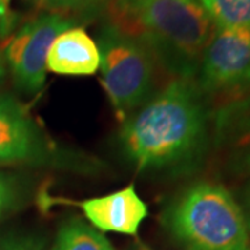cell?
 Wrapping results in <instances>:
<instances>
[{
  "mask_svg": "<svg viewBox=\"0 0 250 250\" xmlns=\"http://www.w3.org/2000/svg\"><path fill=\"white\" fill-rule=\"evenodd\" d=\"M52 250H114L107 238L81 220H70L59 229Z\"/></svg>",
  "mask_w": 250,
  "mask_h": 250,
  "instance_id": "10",
  "label": "cell"
},
{
  "mask_svg": "<svg viewBox=\"0 0 250 250\" xmlns=\"http://www.w3.org/2000/svg\"><path fill=\"white\" fill-rule=\"evenodd\" d=\"M46 65L62 75H92L100 67L99 47L83 28H68L53 41Z\"/></svg>",
  "mask_w": 250,
  "mask_h": 250,
  "instance_id": "9",
  "label": "cell"
},
{
  "mask_svg": "<svg viewBox=\"0 0 250 250\" xmlns=\"http://www.w3.org/2000/svg\"><path fill=\"white\" fill-rule=\"evenodd\" d=\"M36 9L75 20H90L107 11L111 0H27Z\"/></svg>",
  "mask_w": 250,
  "mask_h": 250,
  "instance_id": "12",
  "label": "cell"
},
{
  "mask_svg": "<svg viewBox=\"0 0 250 250\" xmlns=\"http://www.w3.org/2000/svg\"><path fill=\"white\" fill-rule=\"evenodd\" d=\"M1 1H3V3H6V4H9L10 0H1Z\"/></svg>",
  "mask_w": 250,
  "mask_h": 250,
  "instance_id": "20",
  "label": "cell"
},
{
  "mask_svg": "<svg viewBox=\"0 0 250 250\" xmlns=\"http://www.w3.org/2000/svg\"><path fill=\"white\" fill-rule=\"evenodd\" d=\"M238 147H239V161L242 167L250 171V117L246 120Z\"/></svg>",
  "mask_w": 250,
  "mask_h": 250,
  "instance_id": "14",
  "label": "cell"
},
{
  "mask_svg": "<svg viewBox=\"0 0 250 250\" xmlns=\"http://www.w3.org/2000/svg\"><path fill=\"white\" fill-rule=\"evenodd\" d=\"M0 250H45V245L35 236H10L0 241Z\"/></svg>",
  "mask_w": 250,
  "mask_h": 250,
  "instance_id": "13",
  "label": "cell"
},
{
  "mask_svg": "<svg viewBox=\"0 0 250 250\" xmlns=\"http://www.w3.org/2000/svg\"><path fill=\"white\" fill-rule=\"evenodd\" d=\"M200 86L208 92L250 83V29L215 27L200 62Z\"/></svg>",
  "mask_w": 250,
  "mask_h": 250,
  "instance_id": "6",
  "label": "cell"
},
{
  "mask_svg": "<svg viewBox=\"0 0 250 250\" xmlns=\"http://www.w3.org/2000/svg\"><path fill=\"white\" fill-rule=\"evenodd\" d=\"M75 25V20L46 13L27 22L11 36L4 47L3 57L18 89L29 95L42 89L50 46L62 31Z\"/></svg>",
  "mask_w": 250,
  "mask_h": 250,
  "instance_id": "5",
  "label": "cell"
},
{
  "mask_svg": "<svg viewBox=\"0 0 250 250\" xmlns=\"http://www.w3.org/2000/svg\"><path fill=\"white\" fill-rule=\"evenodd\" d=\"M53 157L39 125L17 99L0 95V164H42Z\"/></svg>",
  "mask_w": 250,
  "mask_h": 250,
  "instance_id": "7",
  "label": "cell"
},
{
  "mask_svg": "<svg viewBox=\"0 0 250 250\" xmlns=\"http://www.w3.org/2000/svg\"><path fill=\"white\" fill-rule=\"evenodd\" d=\"M4 75H6V62H4V57H3V53L0 50V85L4 80Z\"/></svg>",
  "mask_w": 250,
  "mask_h": 250,
  "instance_id": "18",
  "label": "cell"
},
{
  "mask_svg": "<svg viewBox=\"0 0 250 250\" xmlns=\"http://www.w3.org/2000/svg\"><path fill=\"white\" fill-rule=\"evenodd\" d=\"M166 225L184 250H250L245 213L217 184L187 189L166 213Z\"/></svg>",
  "mask_w": 250,
  "mask_h": 250,
  "instance_id": "3",
  "label": "cell"
},
{
  "mask_svg": "<svg viewBox=\"0 0 250 250\" xmlns=\"http://www.w3.org/2000/svg\"><path fill=\"white\" fill-rule=\"evenodd\" d=\"M110 22L139 41L178 80H192L215 24L197 0H142L128 11H108Z\"/></svg>",
  "mask_w": 250,
  "mask_h": 250,
  "instance_id": "2",
  "label": "cell"
},
{
  "mask_svg": "<svg viewBox=\"0 0 250 250\" xmlns=\"http://www.w3.org/2000/svg\"><path fill=\"white\" fill-rule=\"evenodd\" d=\"M245 206H246V221H248V225H249L250 228V188L249 190H248V195H246V202H245Z\"/></svg>",
  "mask_w": 250,
  "mask_h": 250,
  "instance_id": "19",
  "label": "cell"
},
{
  "mask_svg": "<svg viewBox=\"0 0 250 250\" xmlns=\"http://www.w3.org/2000/svg\"><path fill=\"white\" fill-rule=\"evenodd\" d=\"M215 27L250 29V0H197Z\"/></svg>",
  "mask_w": 250,
  "mask_h": 250,
  "instance_id": "11",
  "label": "cell"
},
{
  "mask_svg": "<svg viewBox=\"0 0 250 250\" xmlns=\"http://www.w3.org/2000/svg\"><path fill=\"white\" fill-rule=\"evenodd\" d=\"M67 203L81 207L86 218L103 232L136 235L142 221L147 217V206L134 185L106 196Z\"/></svg>",
  "mask_w": 250,
  "mask_h": 250,
  "instance_id": "8",
  "label": "cell"
},
{
  "mask_svg": "<svg viewBox=\"0 0 250 250\" xmlns=\"http://www.w3.org/2000/svg\"><path fill=\"white\" fill-rule=\"evenodd\" d=\"M13 188L10 187L9 181L4 178L0 174V218L10 208V206L13 205Z\"/></svg>",
  "mask_w": 250,
  "mask_h": 250,
  "instance_id": "15",
  "label": "cell"
},
{
  "mask_svg": "<svg viewBox=\"0 0 250 250\" xmlns=\"http://www.w3.org/2000/svg\"><path fill=\"white\" fill-rule=\"evenodd\" d=\"M96 45L104 90L118 120L125 121L152 90L154 59L139 41L111 22L100 28Z\"/></svg>",
  "mask_w": 250,
  "mask_h": 250,
  "instance_id": "4",
  "label": "cell"
},
{
  "mask_svg": "<svg viewBox=\"0 0 250 250\" xmlns=\"http://www.w3.org/2000/svg\"><path fill=\"white\" fill-rule=\"evenodd\" d=\"M142 0H111L108 4L107 11H128L136 7Z\"/></svg>",
  "mask_w": 250,
  "mask_h": 250,
  "instance_id": "17",
  "label": "cell"
},
{
  "mask_svg": "<svg viewBox=\"0 0 250 250\" xmlns=\"http://www.w3.org/2000/svg\"><path fill=\"white\" fill-rule=\"evenodd\" d=\"M14 25V16L10 13L9 6L0 0V36L9 35Z\"/></svg>",
  "mask_w": 250,
  "mask_h": 250,
  "instance_id": "16",
  "label": "cell"
},
{
  "mask_svg": "<svg viewBox=\"0 0 250 250\" xmlns=\"http://www.w3.org/2000/svg\"><path fill=\"white\" fill-rule=\"evenodd\" d=\"M206 110L192 80L172 81L121 131L125 156L139 170H159L184 164L202 149Z\"/></svg>",
  "mask_w": 250,
  "mask_h": 250,
  "instance_id": "1",
  "label": "cell"
}]
</instances>
